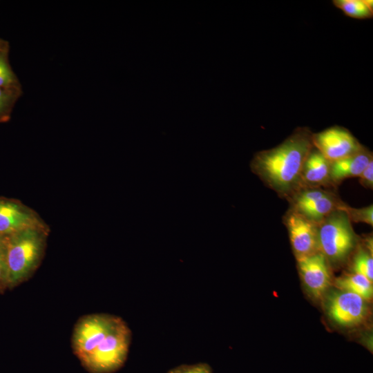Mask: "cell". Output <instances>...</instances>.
Masks as SVG:
<instances>
[{
	"label": "cell",
	"instance_id": "1",
	"mask_svg": "<svg viewBox=\"0 0 373 373\" xmlns=\"http://www.w3.org/2000/svg\"><path fill=\"white\" fill-rule=\"evenodd\" d=\"M313 133L298 127L276 146L256 153L250 163L252 172L280 198L287 199L301 187L304 163L313 149Z\"/></svg>",
	"mask_w": 373,
	"mask_h": 373
},
{
	"label": "cell",
	"instance_id": "2",
	"mask_svg": "<svg viewBox=\"0 0 373 373\" xmlns=\"http://www.w3.org/2000/svg\"><path fill=\"white\" fill-rule=\"evenodd\" d=\"M50 229L27 228L6 239L9 289L26 281L40 265Z\"/></svg>",
	"mask_w": 373,
	"mask_h": 373
},
{
	"label": "cell",
	"instance_id": "3",
	"mask_svg": "<svg viewBox=\"0 0 373 373\" xmlns=\"http://www.w3.org/2000/svg\"><path fill=\"white\" fill-rule=\"evenodd\" d=\"M358 236L346 213L337 209L318 224V245L328 262H343L354 251Z\"/></svg>",
	"mask_w": 373,
	"mask_h": 373
},
{
	"label": "cell",
	"instance_id": "4",
	"mask_svg": "<svg viewBox=\"0 0 373 373\" xmlns=\"http://www.w3.org/2000/svg\"><path fill=\"white\" fill-rule=\"evenodd\" d=\"M131 341V331L120 318L112 330L81 363L90 373H113L124 365Z\"/></svg>",
	"mask_w": 373,
	"mask_h": 373
},
{
	"label": "cell",
	"instance_id": "5",
	"mask_svg": "<svg viewBox=\"0 0 373 373\" xmlns=\"http://www.w3.org/2000/svg\"><path fill=\"white\" fill-rule=\"evenodd\" d=\"M287 200L289 209L317 224L343 203L334 192L323 187H301Z\"/></svg>",
	"mask_w": 373,
	"mask_h": 373
},
{
	"label": "cell",
	"instance_id": "6",
	"mask_svg": "<svg viewBox=\"0 0 373 373\" xmlns=\"http://www.w3.org/2000/svg\"><path fill=\"white\" fill-rule=\"evenodd\" d=\"M120 317L108 314L82 316L76 323L72 335L74 354L82 361L112 330Z\"/></svg>",
	"mask_w": 373,
	"mask_h": 373
},
{
	"label": "cell",
	"instance_id": "7",
	"mask_svg": "<svg viewBox=\"0 0 373 373\" xmlns=\"http://www.w3.org/2000/svg\"><path fill=\"white\" fill-rule=\"evenodd\" d=\"M27 228L50 229L32 208L18 200L0 197V235L6 238Z\"/></svg>",
	"mask_w": 373,
	"mask_h": 373
},
{
	"label": "cell",
	"instance_id": "8",
	"mask_svg": "<svg viewBox=\"0 0 373 373\" xmlns=\"http://www.w3.org/2000/svg\"><path fill=\"white\" fill-rule=\"evenodd\" d=\"M313 146L330 162L361 150L363 146L344 127L334 126L313 133Z\"/></svg>",
	"mask_w": 373,
	"mask_h": 373
},
{
	"label": "cell",
	"instance_id": "9",
	"mask_svg": "<svg viewBox=\"0 0 373 373\" xmlns=\"http://www.w3.org/2000/svg\"><path fill=\"white\" fill-rule=\"evenodd\" d=\"M328 316L341 326H353L360 323L367 314L366 300L350 291L340 290L331 293L327 299Z\"/></svg>",
	"mask_w": 373,
	"mask_h": 373
},
{
	"label": "cell",
	"instance_id": "10",
	"mask_svg": "<svg viewBox=\"0 0 373 373\" xmlns=\"http://www.w3.org/2000/svg\"><path fill=\"white\" fill-rule=\"evenodd\" d=\"M296 259L318 252V224L289 209L283 216Z\"/></svg>",
	"mask_w": 373,
	"mask_h": 373
},
{
	"label": "cell",
	"instance_id": "11",
	"mask_svg": "<svg viewBox=\"0 0 373 373\" xmlns=\"http://www.w3.org/2000/svg\"><path fill=\"white\" fill-rule=\"evenodd\" d=\"M297 262L307 290L314 297H321L331 283V271L326 258L318 251L298 258Z\"/></svg>",
	"mask_w": 373,
	"mask_h": 373
},
{
	"label": "cell",
	"instance_id": "12",
	"mask_svg": "<svg viewBox=\"0 0 373 373\" xmlns=\"http://www.w3.org/2000/svg\"><path fill=\"white\" fill-rule=\"evenodd\" d=\"M303 186H334L330 180V162L314 147L309 152L303 167L301 187Z\"/></svg>",
	"mask_w": 373,
	"mask_h": 373
},
{
	"label": "cell",
	"instance_id": "13",
	"mask_svg": "<svg viewBox=\"0 0 373 373\" xmlns=\"http://www.w3.org/2000/svg\"><path fill=\"white\" fill-rule=\"evenodd\" d=\"M373 160L372 153L363 147L349 156L330 162V180L334 186L345 179L359 177L369 162Z\"/></svg>",
	"mask_w": 373,
	"mask_h": 373
},
{
	"label": "cell",
	"instance_id": "14",
	"mask_svg": "<svg viewBox=\"0 0 373 373\" xmlns=\"http://www.w3.org/2000/svg\"><path fill=\"white\" fill-rule=\"evenodd\" d=\"M336 284L341 290L356 294L365 300H370L372 297V281L361 274L353 272L338 278Z\"/></svg>",
	"mask_w": 373,
	"mask_h": 373
},
{
	"label": "cell",
	"instance_id": "15",
	"mask_svg": "<svg viewBox=\"0 0 373 373\" xmlns=\"http://www.w3.org/2000/svg\"><path fill=\"white\" fill-rule=\"evenodd\" d=\"M334 6L352 18L365 19L373 16L372 1L370 0H335Z\"/></svg>",
	"mask_w": 373,
	"mask_h": 373
},
{
	"label": "cell",
	"instance_id": "16",
	"mask_svg": "<svg viewBox=\"0 0 373 373\" xmlns=\"http://www.w3.org/2000/svg\"><path fill=\"white\" fill-rule=\"evenodd\" d=\"M352 269L354 273L364 276L371 281L373 280V258L372 254L368 250L360 249L355 255Z\"/></svg>",
	"mask_w": 373,
	"mask_h": 373
},
{
	"label": "cell",
	"instance_id": "17",
	"mask_svg": "<svg viewBox=\"0 0 373 373\" xmlns=\"http://www.w3.org/2000/svg\"><path fill=\"white\" fill-rule=\"evenodd\" d=\"M338 209L346 213L351 222H363L373 225L372 204L362 208H354L343 202Z\"/></svg>",
	"mask_w": 373,
	"mask_h": 373
},
{
	"label": "cell",
	"instance_id": "18",
	"mask_svg": "<svg viewBox=\"0 0 373 373\" xmlns=\"http://www.w3.org/2000/svg\"><path fill=\"white\" fill-rule=\"evenodd\" d=\"M6 239L0 242V294H3L6 289H9Z\"/></svg>",
	"mask_w": 373,
	"mask_h": 373
},
{
	"label": "cell",
	"instance_id": "19",
	"mask_svg": "<svg viewBox=\"0 0 373 373\" xmlns=\"http://www.w3.org/2000/svg\"><path fill=\"white\" fill-rule=\"evenodd\" d=\"M167 373H213L210 366L204 363L181 365L170 370Z\"/></svg>",
	"mask_w": 373,
	"mask_h": 373
},
{
	"label": "cell",
	"instance_id": "20",
	"mask_svg": "<svg viewBox=\"0 0 373 373\" xmlns=\"http://www.w3.org/2000/svg\"><path fill=\"white\" fill-rule=\"evenodd\" d=\"M15 82L13 73L10 68L5 57L0 55V88H4Z\"/></svg>",
	"mask_w": 373,
	"mask_h": 373
},
{
	"label": "cell",
	"instance_id": "21",
	"mask_svg": "<svg viewBox=\"0 0 373 373\" xmlns=\"http://www.w3.org/2000/svg\"><path fill=\"white\" fill-rule=\"evenodd\" d=\"M359 183L365 188L372 189L373 187V160L363 169L359 175Z\"/></svg>",
	"mask_w": 373,
	"mask_h": 373
},
{
	"label": "cell",
	"instance_id": "22",
	"mask_svg": "<svg viewBox=\"0 0 373 373\" xmlns=\"http://www.w3.org/2000/svg\"><path fill=\"white\" fill-rule=\"evenodd\" d=\"M11 95L4 88H0V116L8 108V104L10 102Z\"/></svg>",
	"mask_w": 373,
	"mask_h": 373
},
{
	"label": "cell",
	"instance_id": "23",
	"mask_svg": "<svg viewBox=\"0 0 373 373\" xmlns=\"http://www.w3.org/2000/svg\"><path fill=\"white\" fill-rule=\"evenodd\" d=\"M5 239H6V238H4V237H3V236H1L0 235V242L2 241V240H5Z\"/></svg>",
	"mask_w": 373,
	"mask_h": 373
}]
</instances>
